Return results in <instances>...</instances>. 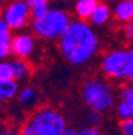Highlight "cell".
Returning a JSON list of instances; mask_svg holds the SVG:
<instances>
[{
    "instance_id": "6da1fadb",
    "label": "cell",
    "mask_w": 133,
    "mask_h": 135,
    "mask_svg": "<svg viewBox=\"0 0 133 135\" xmlns=\"http://www.w3.org/2000/svg\"><path fill=\"white\" fill-rule=\"evenodd\" d=\"M63 59L73 67H84L94 60L101 50L96 27L88 20L72 19L68 28L56 42Z\"/></svg>"
},
{
    "instance_id": "7a4b0ae2",
    "label": "cell",
    "mask_w": 133,
    "mask_h": 135,
    "mask_svg": "<svg viewBox=\"0 0 133 135\" xmlns=\"http://www.w3.org/2000/svg\"><path fill=\"white\" fill-rule=\"evenodd\" d=\"M68 127L64 112L55 106H41L33 110L19 127L20 135H61Z\"/></svg>"
},
{
    "instance_id": "3957f363",
    "label": "cell",
    "mask_w": 133,
    "mask_h": 135,
    "mask_svg": "<svg viewBox=\"0 0 133 135\" xmlns=\"http://www.w3.org/2000/svg\"><path fill=\"white\" fill-rule=\"evenodd\" d=\"M80 96L88 110L109 112L117 103V90L115 83L105 76H91L80 87Z\"/></svg>"
},
{
    "instance_id": "277c9868",
    "label": "cell",
    "mask_w": 133,
    "mask_h": 135,
    "mask_svg": "<svg viewBox=\"0 0 133 135\" xmlns=\"http://www.w3.org/2000/svg\"><path fill=\"white\" fill-rule=\"evenodd\" d=\"M71 22L72 17L65 9L49 8L43 17L32 19L31 30L33 35L41 40L57 42Z\"/></svg>"
},
{
    "instance_id": "5b68a950",
    "label": "cell",
    "mask_w": 133,
    "mask_h": 135,
    "mask_svg": "<svg viewBox=\"0 0 133 135\" xmlns=\"http://www.w3.org/2000/svg\"><path fill=\"white\" fill-rule=\"evenodd\" d=\"M129 71V48L116 47L105 51L100 59V72L113 83H125Z\"/></svg>"
},
{
    "instance_id": "8992f818",
    "label": "cell",
    "mask_w": 133,
    "mask_h": 135,
    "mask_svg": "<svg viewBox=\"0 0 133 135\" xmlns=\"http://www.w3.org/2000/svg\"><path fill=\"white\" fill-rule=\"evenodd\" d=\"M3 19L15 32L22 31L32 22L31 7L25 0H11L4 8Z\"/></svg>"
},
{
    "instance_id": "52a82bcc",
    "label": "cell",
    "mask_w": 133,
    "mask_h": 135,
    "mask_svg": "<svg viewBox=\"0 0 133 135\" xmlns=\"http://www.w3.org/2000/svg\"><path fill=\"white\" fill-rule=\"evenodd\" d=\"M36 50V36L33 32L17 31L11 39V54L19 59H27L32 56Z\"/></svg>"
},
{
    "instance_id": "ba28073f",
    "label": "cell",
    "mask_w": 133,
    "mask_h": 135,
    "mask_svg": "<svg viewBox=\"0 0 133 135\" xmlns=\"http://www.w3.org/2000/svg\"><path fill=\"white\" fill-rule=\"evenodd\" d=\"M133 19V0H119L113 6V20L123 26Z\"/></svg>"
},
{
    "instance_id": "9c48e42d",
    "label": "cell",
    "mask_w": 133,
    "mask_h": 135,
    "mask_svg": "<svg viewBox=\"0 0 133 135\" xmlns=\"http://www.w3.org/2000/svg\"><path fill=\"white\" fill-rule=\"evenodd\" d=\"M112 19H113V9L110 8V6L104 2H100L88 22L93 27H104Z\"/></svg>"
},
{
    "instance_id": "30bf717a",
    "label": "cell",
    "mask_w": 133,
    "mask_h": 135,
    "mask_svg": "<svg viewBox=\"0 0 133 135\" xmlns=\"http://www.w3.org/2000/svg\"><path fill=\"white\" fill-rule=\"evenodd\" d=\"M100 0H76L73 4L75 16L81 20H89Z\"/></svg>"
},
{
    "instance_id": "8fae6325",
    "label": "cell",
    "mask_w": 133,
    "mask_h": 135,
    "mask_svg": "<svg viewBox=\"0 0 133 135\" xmlns=\"http://www.w3.org/2000/svg\"><path fill=\"white\" fill-rule=\"evenodd\" d=\"M12 66H13V78L17 82L28 79L32 74V67L27 59L15 57V60H12Z\"/></svg>"
},
{
    "instance_id": "7c38bea8",
    "label": "cell",
    "mask_w": 133,
    "mask_h": 135,
    "mask_svg": "<svg viewBox=\"0 0 133 135\" xmlns=\"http://www.w3.org/2000/svg\"><path fill=\"white\" fill-rule=\"evenodd\" d=\"M20 86L16 79H9V80H0V94L4 98V100H11L16 98Z\"/></svg>"
},
{
    "instance_id": "4fadbf2b",
    "label": "cell",
    "mask_w": 133,
    "mask_h": 135,
    "mask_svg": "<svg viewBox=\"0 0 133 135\" xmlns=\"http://www.w3.org/2000/svg\"><path fill=\"white\" fill-rule=\"evenodd\" d=\"M36 99H37V90L32 86H25L20 88V91L17 94V103L23 107H28L33 104Z\"/></svg>"
},
{
    "instance_id": "5bb4252c",
    "label": "cell",
    "mask_w": 133,
    "mask_h": 135,
    "mask_svg": "<svg viewBox=\"0 0 133 135\" xmlns=\"http://www.w3.org/2000/svg\"><path fill=\"white\" fill-rule=\"evenodd\" d=\"M13 78V66L12 60H0V80H9Z\"/></svg>"
},
{
    "instance_id": "9a60e30c",
    "label": "cell",
    "mask_w": 133,
    "mask_h": 135,
    "mask_svg": "<svg viewBox=\"0 0 133 135\" xmlns=\"http://www.w3.org/2000/svg\"><path fill=\"white\" fill-rule=\"evenodd\" d=\"M12 36H13V30L8 26V23L3 17H0V40L11 43Z\"/></svg>"
},
{
    "instance_id": "2e32d148",
    "label": "cell",
    "mask_w": 133,
    "mask_h": 135,
    "mask_svg": "<svg viewBox=\"0 0 133 135\" xmlns=\"http://www.w3.org/2000/svg\"><path fill=\"white\" fill-rule=\"evenodd\" d=\"M85 119H87V123L91 126H100L104 120V112H100L96 110H89Z\"/></svg>"
},
{
    "instance_id": "e0dca14e",
    "label": "cell",
    "mask_w": 133,
    "mask_h": 135,
    "mask_svg": "<svg viewBox=\"0 0 133 135\" xmlns=\"http://www.w3.org/2000/svg\"><path fill=\"white\" fill-rule=\"evenodd\" d=\"M121 35H123V39L126 43H133V19H130L129 22L123 24Z\"/></svg>"
},
{
    "instance_id": "ac0fdd59",
    "label": "cell",
    "mask_w": 133,
    "mask_h": 135,
    "mask_svg": "<svg viewBox=\"0 0 133 135\" xmlns=\"http://www.w3.org/2000/svg\"><path fill=\"white\" fill-rule=\"evenodd\" d=\"M79 132L80 135H105L104 131L100 128V126H91V124L80 127Z\"/></svg>"
},
{
    "instance_id": "d6986e66",
    "label": "cell",
    "mask_w": 133,
    "mask_h": 135,
    "mask_svg": "<svg viewBox=\"0 0 133 135\" xmlns=\"http://www.w3.org/2000/svg\"><path fill=\"white\" fill-rule=\"evenodd\" d=\"M119 128L121 135H133V118L119 120Z\"/></svg>"
},
{
    "instance_id": "ffe728a7",
    "label": "cell",
    "mask_w": 133,
    "mask_h": 135,
    "mask_svg": "<svg viewBox=\"0 0 133 135\" xmlns=\"http://www.w3.org/2000/svg\"><path fill=\"white\" fill-rule=\"evenodd\" d=\"M49 9V6L48 4H43V6H37V7H33L31 8V15H32V19H39V17H43Z\"/></svg>"
},
{
    "instance_id": "44dd1931",
    "label": "cell",
    "mask_w": 133,
    "mask_h": 135,
    "mask_svg": "<svg viewBox=\"0 0 133 135\" xmlns=\"http://www.w3.org/2000/svg\"><path fill=\"white\" fill-rule=\"evenodd\" d=\"M11 54V43L0 40V60H6Z\"/></svg>"
},
{
    "instance_id": "7402d4cb",
    "label": "cell",
    "mask_w": 133,
    "mask_h": 135,
    "mask_svg": "<svg viewBox=\"0 0 133 135\" xmlns=\"http://www.w3.org/2000/svg\"><path fill=\"white\" fill-rule=\"evenodd\" d=\"M126 82L133 83V46L129 48V71H128Z\"/></svg>"
},
{
    "instance_id": "603a6c76",
    "label": "cell",
    "mask_w": 133,
    "mask_h": 135,
    "mask_svg": "<svg viewBox=\"0 0 133 135\" xmlns=\"http://www.w3.org/2000/svg\"><path fill=\"white\" fill-rule=\"evenodd\" d=\"M0 135H20L19 128H11V127H2L0 128Z\"/></svg>"
},
{
    "instance_id": "cb8c5ba5",
    "label": "cell",
    "mask_w": 133,
    "mask_h": 135,
    "mask_svg": "<svg viewBox=\"0 0 133 135\" xmlns=\"http://www.w3.org/2000/svg\"><path fill=\"white\" fill-rule=\"evenodd\" d=\"M27 4L33 8V7H37V6H43V4H48L49 0H25Z\"/></svg>"
},
{
    "instance_id": "d4e9b609",
    "label": "cell",
    "mask_w": 133,
    "mask_h": 135,
    "mask_svg": "<svg viewBox=\"0 0 133 135\" xmlns=\"http://www.w3.org/2000/svg\"><path fill=\"white\" fill-rule=\"evenodd\" d=\"M61 135H80V132H79V128L72 127V126H68Z\"/></svg>"
},
{
    "instance_id": "484cf974",
    "label": "cell",
    "mask_w": 133,
    "mask_h": 135,
    "mask_svg": "<svg viewBox=\"0 0 133 135\" xmlns=\"http://www.w3.org/2000/svg\"><path fill=\"white\" fill-rule=\"evenodd\" d=\"M3 12H4V8L0 6V17H3Z\"/></svg>"
},
{
    "instance_id": "4316f807",
    "label": "cell",
    "mask_w": 133,
    "mask_h": 135,
    "mask_svg": "<svg viewBox=\"0 0 133 135\" xmlns=\"http://www.w3.org/2000/svg\"><path fill=\"white\" fill-rule=\"evenodd\" d=\"M4 102V98H3V96H2V94H0V104H2Z\"/></svg>"
},
{
    "instance_id": "83f0119b",
    "label": "cell",
    "mask_w": 133,
    "mask_h": 135,
    "mask_svg": "<svg viewBox=\"0 0 133 135\" xmlns=\"http://www.w3.org/2000/svg\"><path fill=\"white\" fill-rule=\"evenodd\" d=\"M3 2H6V0H0V3H3Z\"/></svg>"
}]
</instances>
